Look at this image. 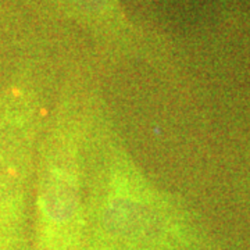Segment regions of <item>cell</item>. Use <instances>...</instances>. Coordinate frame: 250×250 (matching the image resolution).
I'll return each mask as SVG.
<instances>
[{
    "mask_svg": "<svg viewBox=\"0 0 250 250\" xmlns=\"http://www.w3.org/2000/svg\"><path fill=\"white\" fill-rule=\"evenodd\" d=\"M46 205L49 214L53 215L54 218L68 217V214H71L74 188L70 177L59 174L50 179L46 189Z\"/></svg>",
    "mask_w": 250,
    "mask_h": 250,
    "instance_id": "obj_1",
    "label": "cell"
}]
</instances>
